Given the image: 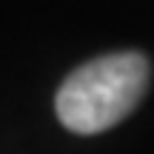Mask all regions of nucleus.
Segmentation results:
<instances>
[{"mask_svg": "<svg viewBox=\"0 0 154 154\" xmlns=\"http://www.w3.org/2000/svg\"><path fill=\"white\" fill-rule=\"evenodd\" d=\"M149 77V60L140 51L94 57L74 69L57 88V120L74 134L109 131L140 106Z\"/></svg>", "mask_w": 154, "mask_h": 154, "instance_id": "obj_1", "label": "nucleus"}]
</instances>
